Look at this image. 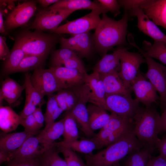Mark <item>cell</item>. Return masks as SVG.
Instances as JSON below:
<instances>
[{
    "instance_id": "30",
    "label": "cell",
    "mask_w": 166,
    "mask_h": 166,
    "mask_svg": "<svg viewBox=\"0 0 166 166\" xmlns=\"http://www.w3.org/2000/svg\"><path fill=\"white\" fill-rule=\"evenodd\" d=\"M26 55L20 46L15 42L9 55L4 61L3 73L8 75L15 73L21 61Z\"/></svg>"
},
{
    "instance_id": "5",
    "label": "cell",
    "mask_w": 166,
    "mask_h": 166,
    "mask_svg": "<svg viewBox=\"0 0 166 166\" xmlns=\"http://www.w3.org/2000/svg\"><path fill=\"white\" fill-rule=\"evenodd\" d=\"M75 11L47 8L39 10L32 25L27 29L51 31L56 29L60 24Z\"/></svg>"
},
{
    "instance_id": "25",
    "label": "cell",
    "mask_w": 166,
    "mask_h": 166,
    "mask_svg": "<svg viewBox=\"0 0 166 166\" xmlns=\"http://www.w3.org/2000/svg\"><path fill=\"white\" fill-rule=\"evenodd\" d=\"M155 148L145 144L133 150L125 157L123 166H147Z\"/></svg>"
},
{
    "instance_id": "21",
    "label": "cell",
    "mask_w": 166,
    "mask_h": 166,
    "mask_svg": "<svg viewBox=\"0 0 166 166\" xmlns=\"http://www.w3.org/2000/svg\"><path fill=\"white\" fill-rule=\"evenodd\" d=\"M141 8L157 25L166 29V0H148Z\"/></svg>"
},
{
    "instance_id": "50",
    "label": "cell",
    "mask_w": 166,
    "mask_h": 166,
    "mask_svg": "<svg viewBox=\"0 0 166 166\" xmlns=\"http://www.w3.org/2000/svg\"><path fill=\"white\" fill-rule=\"evenodd\" d=\"M4 10L2 8L0 10V32L3 34H6L7 33L5 30L4 26V21L3 18Z\"/></svg>"
},
{
    "instance_id": "55",
    "label": "cell",
    "mask_w": 166,
    "mask_h": 166,
    "mask_svg": "<svg viewBox=\"0 0 166 166\" xmlns=\"http://www.w3.org/2000/svg\"></svg>"
},
{
    "instance_id": "36",
    "label": "cell",
    "mask_w": 166,
    "mask_h": 166,
    "mask_svg": "<svg viewBox=\"0 0 166 166\" xmlns=\"http://www.w3.org/2000/svg\"><path fill=\"white\" fill-rule=\"evenodd\" d=\"M91 90L89 102L106 111L105 92L103 82L100 80L89 87Z\"/></svg>"
},
{
    "instance_id": "29",
    "label": "cell",
    "mask_w": 166,
    "mask_h": 166,
    "mask_svg": "<svg viewBox=\"0 0 166 166\" xmlns=\"http://www.w3.org/2000/svg\"><path fill=\"white\" fill-rule=\"evenodd\" d=\"M64 130V119L54 122L48 128L41 131L37 136L42 143L49 147L63 135Z\"/></svg>"
},
{
    "instance_id": "17",
    "label": "cell",
    "mask_w": 166,
    "mask_h": 166,
    "mask_svg": "<svg viewBox=\"0 0 166 166\" xmlns=\"http://www.w3.org/2000/svg\"><path fill=\"white\" fill-rule=\"evenodd\" d=\"M50 68L65 89L72 88L85 83V74L77 70L62 66Z\"/></svg>"
},
{
    "instance_id": "32",
    "label": "cell",
    "mask_w": 166,
    "mask_h": 166,
    "mask_svg": "<svg viewBox=\"0 0 166 166\" xmlns=\"http://www.w3.org/2000/svg\"><path fill=\"white\" fill-rule=\"evenodd\" d=\"M26 92L25 103L32 104L36 106H42L45 103L43 97L33 86L30 80V74L28 72L25 74Z\"/></svg>"
},
{
    "instance_id": "27",
    "label": "cell",
    "mask_w": 166,
    "mask_h": 166,
    "mask_svg": "<svg viewBox=\"0 0 166 166\" xmlns=\"http://www.w3.org/2000/svg\"><path fill=\"white\" fill-rule=\"evenodd\" d=\"M87 107L90 128L94 132L101 129L110 118V114L105 109L91 103Z\"/></svg>"
},
{
    "instance_id": "13",
    "label": "cell",
    "mask_w": 166,
    "mask_h": 166,
    "mask_svg": "<svg viewBox=\"0 0 166 166\" xmlns=\"http://www.w3.org/2000/svg\"><path fill=\"white\" fill-rule=\"evenodd\" d=\"M60 43L61 48L72 50L80 57L89 56L95 49L92 36L89 32L74 35L67 38L62 37Z\"/></svg>"
},
{
    "instance_id": "39",
    "label": "cell",
    "mask_w": 166,
    "mask_h": 166,
    "mask_svg": "<svg viewBox=\"0 0 166 166\" xmlns=\"http://www.w3.org/2000/svg\"><path fill=\"white\" fill-rule=\"evenodd\" d=\"M56 146L59 152L63 154L67 166H87L86 163L74 151L63 146Z\"/></svg>"
},
{
    "instance_id": "4",
    "label": "cell",
    "mask_w": 166,
    "mask_h": 166,
    "mask_svg": "<svg viewBox=\"0 0 166 166\" xmlns=\"http://www.w3.org/2000/svg\"><path fill=\"white\" fill-rule=\"evenodd\" d=\"M61 38L55 33H46L37 30L31 31L27 29L17 36L15 42L26 55L47 56Z\"/></svg>"
},
{
    "instance_id": "49",
    "label": "cell",
    "mask_w": 166,
    "mask_h": 166,
    "mask_svg": "<svg viewBox=\"0 0 166 166\" xmlns=\"http://www.w3.org/2000/svg\"><path fill=\"white\" fill-rule=\"evenodd\" d=\"M156 148H157L159 155L166 160V136L160 139Z\"/></svg>"
},
{
    "instance_id": "52",
    "label": "cell",
    "mask_w": 166,
    "mask_h": 166,
    "mask_svg": "<svg viewBox=\"0 0 166 166\" xmlns=\"http://www.w3.org/2000/svg\"><path fill=\"white\" fill-rule=\"evenodd\" d=\"M161 118L162 124V132H166V110L162 112L161 115Z\"/></svg>"
},
{
    "instance_id": "14",
    "label": "cell",
    "mask_w": 166,
    "mask_h": 166,
    "mask_svg": "<svg viewBox=\"0 0 166 166\" xmlns=\"http://www.w3.org/2000/svg\"><path fill=\"white\" fill-rule=\"evenodd\" d=\"M127 13L129 16L137 18L136 26L140 31L153 39L154 41L162 42L166 45V35L162 32L141 8H136Z\"/></svg>"
},
{
    "instance_id": "43",
    "label": "cell",
    "mask_w": 166,
    "mask_h": 166,
    "mask_svg": "<svg viewBox=\"0 0 166 166\" xmlns=\"http://www.w3.org/2000/svg\"><path fill=\"white\" fill-rule=\"evenodd\" d=\"M63 65L66 68L77 70L84 74L87 73L84 65L78 56L69 59Z\"/></svg>"
},
{
    "instance_id": "31",
    "label": "cell",
    "mask_w": 166,
    "mask_h": 166,
    "mask_svg": "<svg viewBox=\"0 0 166 166\" xmlns=\"http://www.w3.org/2000/svg\"><path fill=\"white\" fill-rule=\"evenodd\" d=\"M53 144L55 146H61L68 148L74 152L86 154L93 153L94 150L99 149L96 143L90 138L76 140L70 142H54Z\"/></svg>"
},
{
    "instance_id": "40",
    "label": "cell",
    "mask_w": 166,
    "mask_h": 166,
    "mask_svg": "<svg viewBox=\"0 0 166 166\" xmlns=\"http://www.w3.org/2000/svg\"><path fill=\"white\" fill-rule=\"evenodd\" d=\"M20 124L24 128L25 131L35 135L38 133L40 129L33 113L24 119H22Z\"/></svg>"
},
{
    "instance_id": "24",
    "label": "cell",
    "mask_w": 166,
    "mask_h": 166,
    "mask_svg": "<svg viewBox=\"0 0 166 166\" xmlns=\"http://www.w3.org/2000/svg\"><path fill=\"white\" fill-rule=\"evenodd\" d=\"M25 86L21 85L14 80L6 77L2 82L0 90V105L3 100L11 105L15 103L21 95Z\"/></svg>"
},
{
    "instance_id": "11",
    "label": "cell",
    "mask_w": 166,
    "mask_h": 166,
    "mask_svg": "<svg viewBox=\"0 0 166 166\" xmlns=\"http://www.w3.org/2000/svg\"><path fill=\"white\" fill-rule=\"evenodd\" d=\"M37 9L35 1H26L19 3L8 14L4 21L6 31L26 24L34 14Z\"/></svg>"
},
{
    "instance_id": "33",
    "label": "cell",
    "mask_w": 166,
    "mask_h": 166,
    "mask_svg": "<svg viewBox=\"0 0 166 166\" xmlns=\"http://www.w3.org/2000/svg\"><path fill=\"white\" fill-rule=\"evenodd\" d=\"M48 99L45 113L44 115L45 126L44 129L48 128L63 111L60 108L55 99L54 95L47 96Z\"/></svg>"
},
{
    "instance_id": "23",
    "label": "cell",
    "mask_w": 166,
    "mask_h": 166,
    "mask_svg": "<svg viewBox=\"0 0 166 166\" xmlns=\"http://www.w3.org/2000/svg\"><path fill=\"white\" fill-rule=\"evenodd\" d=\"M47 8L50 9H68L75 11L79 10H98L102 12L103 14L108 12L98 2L89 0H59Z\"/></svg>"
},
{
    "instance_id": "8",
    "label": "cell",
    "mask_w": 166,
    "mask_h": 166,
    "mask_svg": "<svg viewBox=\"0 0 166 166\" xmlns=\"http://www.w3.org/2000/svg\"><path fill=\"white\" fill-rule=\"evenodd\" d=\"M129 49L127 47L121 54L119 73L125 85L132 90V83L140 71L141 65L146 61L141 53L130 52Z\"/></svg>"
},
{
    "instance_id": "15",
    "label": "cell",
    "mask_w": 166,
    "mask_h": 166,
    "mask_svg": "<svg viewBox=\"0 0 166 166\" xmlns=\"http://www.w3.org/2000/svg\"><path fill=\"white\" fill-rule=\"evenodd\" d=\"M51 147H49L42 143L37 136H32L27 139L19 148L10 154V158L11 160L14 159L37 158Z\"/></svg>"
},
{
    "instance_id": "7",
    "label": "cell",
    "mask_w": 166,
    "mask_h": 166,
    "mask_svg": "<svg viewBox=\"0 0 166 166\" xmlns=\"http://www.w3.org/2000/svg\"><path fill=\"white\" fill-rule=\"evenodd\" d=\"M148 70L144 75L153 85L159 94L160 106L162 112L166 110V66L150 57H144Z\"/></svg>"
},
{
    "instance_id": "2",
    "label": "cell",
    "mask_w": 166,
    "mask_h": 166,
    "mask_svg": "<svg viewBox=\"0 0 166 166\" xmlns=\"http://www.w3.org/2000/svg\"><path fill=\"white\" fill-rule=\"evenodd\" d=\"M144 144L137 139L133 128L119 140L99 152L85 155V163L87 166H113Z\"/></svg>"
},
{
    "instance_id": "35",
    "label": "cell",
    "mask_w": 166,
    "mask_h": 166,
    "mask_svg": "<svg viewBox=\"0 0 166 166\" xmlns=\"http://www.w3.org/2000/svg\"><path fill=\"white\" fill-rule=\"evenodd\" d=\"M63 119L64 130L63 141L68 142L77 140L79 136L77 123L75 118L70 113L68 112Z\"/></svg>"
},
{
    "instance_id": "6",
    "label": "cell",
    "mask_w": 166,
    "mask_h": 166,
    "mask_svg": "<svg viewBox=\"0 0 166 166\" xmlns=\"http://www.w3.org/2000/svg\"><path fill=\"white\" fill-rule=\"evenodd\" d=\"M101 14L103 13L100 10H91L84 16L59 26L50 32L60 34H68L73 35L89 32L97 27L101 19L100 15Z\"/></svg>"
},
{
    "instance_id": "18",
    "label": "cell",
    "mask_w": 166,
    "mask_h": 166,
    "mask_svg": "<svg viewBox=\"0 0 166 166\" xmlns=\"http://www.w3.org/2000/svg\"><path fill=\"white\" fill-rule=\"evenodd\" d=\"M99 75L104 86L106 96L114 94L131 95L132 90L125 85L119 72L114 71Z\"/></svg>"
},
{
    "instance_id": "28",
    "label": "cell",
    "mask_w": 166,
    "mask_h": 166,
    "mask_svg": "<svg viewBox=\"0 0 166 166\" xmlns=\"http://www.w3.org/2000/svg\"><path fill=\"white\" fill-rule=\"evenodd\" d=\"M133 128V126L116 132H109L101 129L90 139L96 143L99 149L117 142Z\"/></svg>"
},
{
    "instance_id": "1",
    "label": "cell",
    "mask_w": 166,
    "mask_h": 166,
    "mask_svg": "<svg viewBox=\"0 0 166 166\" xmlns=\"http://www.w3.org/2000/svg\"><path fill=\"white\" fill-rule=\"evenodd\" d=\"M129 16L126 12L122 18L116 20L102 14L100 22L92 38L95 49L102 56L116 46H123L126 44L128 22Z\"/></svg>"
},
{
    "instance_id": "37",
    "label": "cell",
    "mask_w": 166,
    "mask_h": 166,
    "mask_svg": "<svg viewBox=\"0 0 166 166\" xmlns=\"http://www.w3.org/2000/svg\"><path fill=\"white\" fill-rule=\"evenodd\" d=\"M59 152L57 146L53 145L42 155L41 164L46 166H67L65 160L59 156Z\"/></svg>"
},
{
    "instance_id": "44",
    "label": "cell",
    "mask_w": 166,
    "mask_h": 166,
    "mask_svg": "<svg viewBox=\"0 0 166 166\" xmlns=\"http://www.w3.org/2000/svg\"><path fill=\"white\" fill-rule=\"evenodd\" d=\"M6 166H40L38 158L32 159H14Z\"/></svg>"
},
{
    "instance_id": "9",
    "label": "cell",
    "mask_w": 166,
    "mask_h": 166,
    "mask_svg": "<svg viewBox=\"0 0 166 166\" xmlns=\"http://www.w3.org/2000/svg\"><path fill=\"white\" fill-rule=\"evenodd\" d=\"M30 80L33 86L43 97L65 89L50 68L34 69L30 75Z\"/></svg>"
},
{
    "instance_id": "34",
    "label": "cell",
    "mask_w": 166,
    "mask_h": 166,
    "mask_svg": "<svg viewBox=\"0 0 166 166\" xmlns=\"http://www.w3.org/2000/svg\"><path fill=\"white\" fill-rule=\"evenodd\" d=\"M47 56L26 55L22 60L15 73L26 72L43 68Z\"/></svg>"
},
{
    "instance_id": "42",
    "label": "cell",
    "mask_w": 166,
    "mask_h": 166,
    "mask_svg": "<svg viewBox=\"0 0 166 166\" xmlns=\"http://www.w3.org/2000/svg\"><path fill=\"white\" fill-rule=\"evenodd\" d=\"M124 12H128L137 7L141 8L148 2V0H118Z\"/></svg>"
},
{
    "instance_id": "10",
    "label": "cell",
    "mask_w": 166,
    "mask_h": 166,
    "mask_svg": "<svg viewBox=\"0 0 166 166\" xmlns=\"http://www.w3.org/2000/svg\"><path fill=\"white\" fill-rule=\"evenodd\" d=\"M105 102L106 110L132 119L140 107L139 102L131 95H109L105 97Z\"/></svg>"
},
{
    "instance_id": "12",
    "label": "cell",
    "mask_w": 166,
    "mask_h": 166,
    "mask_svg": "<svg viewBox=\"0 0 166 166\" xmlns=\"http://www.w3.org/2000/svg\"><path fill=\"white\" fill-rule=\"evenodd\" d=\"M131 89L134 93L135 99L145 107L151 106L153 103L160 100L155 88L140 71L132 82Z\"/></svg>"
},
{
    "instance_id": "38",
    "label": "cell",
    "mask_w": 166,
    "mask_h": 166,
    "mask_svg": "<svg viewBox=\"0 0 166 166\" xmlns=\"http://www.w3.org/2000/svg\"><path fill=\"white\" fill-rule=\"evenodd\" d=\"M78 56L74 51L66 48H61L54 51L51 58L52 67L62 66L69 59Z\"/></svg>"
},
{
    "instance_id": "53",
    "label": "cell",
    "mask_w": 166,
    "mask_h": 166,
    "mask_svg": "<svg viewBox=\"0 0 166 166\" xmlns=\"http://www.w3.org/2000/svg\"><path fill=\"white\" fill-rule=\"evenodd\" d=\"M113 166H120V165L119 162L116 163Z\"/></svg>"
},
{
    "instance_id": "51",
    "label": "cell",
    "mask_w": 166,
    "mask_h": 166,
    "mask_svg": "<svg viewBox=\"0 0 166 166\" xmlns=\"http://www.w3.org/2000/svg\"><path fill=\"white\" fill-rule=\"evenodd\" d=\"M59 1V0H38L37 2L45 8L48 7L49 5L53 4Z\"/></svg>"
},
{
    "instance_id": "22",
    "label": "cell",
    "mask_w": 166,
    "mask_h": 166,
    "mask_svg": "<svg viewBox=\"0 0 166 166\" xmlns=\"http://www.w3.org/2000/svg\"><path fill=\"white\" fill-rule=\"evenodd\" d=\"M131 40L130 44L136 48L144 57H148L156 59L166 65V45L160 42L154 41L153 44L145 40L142 42V48H140Z\"/></svg>"
},
{
    "instance_id": "46",
    "label": "cell",
    "mask_w": 166,
    "mask_h": 166,
    "mask_svg": "<svg viewBox=\"0 0 166 166\" xmlns=\"http://www.w3.org/2000/svg\"><path fill=\"white\" fill-rule=\"evenodd\" d=\"M54 96L59 107L63 111H67V107L65 101L64 89L57 92Z\"/></svg>"
},
{
    "instance_id": "3",
    "label": "cell",
    "mask_w": 166,
    "mask_h": 166,
    "mask_svg": "<svg viewBox=\"0 0 166 166\" xmlns=\"http://www.w3.org/2000/svg\"><path fill=\"white\" fill-rule=\"evenodd\" d=\"M133 121V131L138 140L156 148L160 139L158 135L162 131L161 115L156 109L152 105L140 107Z\"/></svg>"
},
{
    "instance_id": "19",
    "label": "cell",
    "mask_w": 166,
    "mask_h": 166,
    "mask_svg": "<svg viewBox=\"0 0 166 166\" xmlns=\"http://www.w3.org/2000/svg\"><path fill=\"white\" fill-rule=\"evenodd\" d=\"M127 47L119 46L112 53L103 56L93 67V72L99 74H107L114 71L119 72L121 69L120 56Z\"/></svg>"
},
{
    "instance_id": "16",
    "label": "cell",
    "mask_w": 166,
    "mask_h": 166,
    "mask_svg": "<svg viewBox=\"0 0 166 166\" xmlns=\"http://www.w3.org/2000/svg\"><path fill=\"white\" fill-rule=\"evenodd\" d=\"M88 97L85 95H80L78 97L77 102L68 112L70 113L75 118L81 130L88 137L92 138L96 133L90 127L89 114L87 103Z\"/></svg>"
},
{
    "instance_id": "47",
    "label": "cell",
    "mask_w": 166,
    "mask_h": 166,
    "mask_svg": "<svg viewBox=\"0 0 166 166\" xmlns=\"http://www.w3.org/2000/svg\"><path fill=\"white\" fill-rule=\"evenodd\" d=\"M42 106L37 107L33 113L37 124L40 129L43 126L45 121L44 116L42 113Z\"/></svg>"
},
{
    "instance_id": "20",
    "label": "cell",
    "mask_w": 166,
    "mask_h": 166,
    "mask_svg": "<svg viewBox=\"0 0 166 166\" xmlns=\"http://www.w3.org/2000/svg\"><path fill=\"white\" fill-rule=\"evenodd\" d=\"M35 135L25 131L9 133H4L1 135L0 152L6 153L10 156V154L19 148L27 139Z\"/></svg>"
},
{
    "instance_id": "45",
    "label": "cell",
    "mask_w": 166,
    "mask_h": 166,
    "mask_svg": "<svg viewBox=\"0 0 166 166\" xmlns=\"http://www.w3.org/2000/svg\"><path fill=\"white\" fill-rule=\"evenodd\" d=\"M5 37L0 36V59L4 61L8 57L10 52Z\"/></svg>"
},
{
    "instance_id": "26",
    "label": "cell",
    "mask_w": 166,
    "mask_h": 166,
    "mask_svg": "<svg viewBox=\"0 0 166 166\" xmlns=\"http://www.w3.org/2000/svg\"><path fill=\"white\" fill-rule=\"evenodd\" d=\"M21 119L10 106H0V128L4 133L15 130L20 124Z\"/></svg>"
},
{
    "instance_id": "41",
    "label": "cell",
    "mask_w": 166,
    "mask_h": 166,
    "mask_svg": "<svg viewBox=\"0 0 166 166\" xmlns=\"http://www.w3.org/2000/svg\"><path fill=\"white\" fill-rule=\"evenodd\" d=\"M97 1L108 12H111L114 17L117 16L121 13L120 9L121 7L118 0H98Z\"/></svg>"
},
{
    "instance_id": "48",
    "label": "cell",
    "mask_w": 166,
    "mask_h": 166,
    "mask_svg": "<svg viewBox=\"0 0 166 166\" xmlns=\"http://www.w3.org/2000/svg\"><path fill=\"white\" fill-rule=\"evenodd\" d=\"M147 166H166V160L160 155L152 156Z\"/></svg>"
},
{
    "instance_id": "54",
    "label": "cell",
    "mask_w": 166,
    "mask_h": 166,
    "mask_svg": "<svg viewBox=\"0 0 166 166\" xmlns=\"http://www.w3.org/2000/svg\"><path fill=\"white\" fill-rule=\"evenodd\" d=\"M40 166H46L45 165H44V164H41V165H40Z\"/></svg>"
}]
</instances>
